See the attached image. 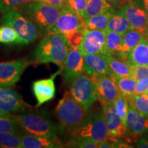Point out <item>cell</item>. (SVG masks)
<instances>
[{"mask_svg":"<svg viewBox=\"0 0 148 148\" xmlns=\"http://www.w3.org/2000/svg\"><path fill=\"white\" fill-rule=\"evenodd\" d=\"M72 45L65 35L49 33L33 50L31 59L35 64L54 63L63 69L68 51Z\"/></svg>","mask_w":148,"mask_h":148,"instance_id":"1","label":"cell"},{"mask_svg":"<svg viewBox=\"0 0 148 148\" xmlns=\"http://www.w3.org/2000/svg\"><path fill=\"white\" fill-rule=\"evenodd\" d=\"M61 127L70 134L80 128L88 119V111L66 91L55 109Z\"/></svg>","mask_w":148,"mask_h":148,"instance_id":"2","label":"cell"},{"mask_svg":"<svg viewBox=\"0 0 148 148\" xmlns=\"http://www.w3.org/2000/svg\"><path fill=\"white\" fill-rule=\"evenodd\" d=\"M85 29L86 27L83 17L65 4L61 8L60 15L49 33L63 34L68 38L72 47H75L81 44Z\"/></svg>","mask_w":148,"mask_h":148,"instance_id":"3","label":"cell"},{"mask_svg":"<svg viewBox=\"0 0 148 148\" xmlns=\"http://www.w3.org/2000/svg\"><path fill=\"white\" fill-rule=\"evenodd\" d=\"M16 10L36 25L39 37H45L56 22L61 9L46 3L33 2L21 5Z\"/></svg>","mask_w":148,"mask_h":148,"instance_id":"4","label":"cell"},{"mask_svg":"<svg viewBox=\"0 0 148 148\" xmlns=\"http://www.w3.org/2000/svg\"><path fill=\"white\" fill-rule=\"evenodd\" d=\"M18 124L24 132L37 136L57 138L58 127L46 112L16 114Z\"/></svg>","mask_w":148,"mask_h":148,"instance_id":"5","label":"cell"},{"mask_svg":"<svg viewBox=\"0 0 148 148\" xmlns=\"http://www.w3.org/2000/svg\"><path fill=\"white\" fill-rule=\"evenodd\" d=\"M1 25H9L17 32V45H27L34 42L39 37L36 25L18 10H9L0 18Z\"/></svg>","mask_w":148,"mask_h":148,"instance_id":"6","label":"cell"},{"mask_svg":"<svg viewBox=\"0 0 148 148\" xmlns=\"http://www.w3.org/2000/svg\"><path fill=\"white\" fill-rule=\"evenodd\" d=\"M72 137H82L101 143L108 139V132L103 110L88 115V119L80 128L71 133Z\"/></svg>","mask_w":148,"mask_h":148,"instance_id":"7","label":"cell"},{"mask_svg":"<svg viewBox=\"0 0 148 148\" xmlns=\"http://www.w3.org/2000/svg\"><path fill=\"white\" fill-rule=\"evenodd\" d=\"M69 92L73 99L88 112L97 100L95 82L86 73L79 74L73 79L70 85Z\"/></svg>","mask_w":148,"mask_h":148,"instance_id":"8","label":"cell"},{"mask_svg":"<svg viewBox=\"0 0 148 148\" xmlns=\"http://www.w3.org/2000/svg\"><path fill=\"white\" fill-rule=\"evenodd\" d=\"M96 86L97 99L101 106L114 103L120 95L117 85L112 77L107 74H99L91 77Z\"/></svg>","mask_w":148,"mask_h":148,"instance_id":"9","label":"cell"},{"mask_svg":"<svg viewBox=\"0 0 148 148\" xmlns=\"http://www.w3.org/2000/svg\"><path fill=\"white\" fill-rule=\"evenodd\" d=\"M29 63L24 59L0 62V86H14L19 81Z\"/></svg>","mask_w":148,"mask_h":148,"instance_id":"10","label":"cell"},{"mask_svg":"<svg viewBox=\"0 0 148 148\" xmlns=\"http://www.w3.org/2000/svg\"><path fill=\"white\" fill-rule=\"evenodd\" d=\"M119 8L123 11L133 28L145 32L148 25V12L138 1L123 0Z\"/></svg>","mask_w":148,"mask_h":148,"instance_id":"11","label":"cell"},{"mask_svg":"<svg viewBox=\"0 0 148 148\" xmlns=\"http://www.w3.org/2000/svg\"><path fill=\"white\" fill-rule=\"evenodd\" d=\"M29 107L22 96L14 88L0 86V114L23 112Z\"/></svg>","mask_w":148,"mask_h":148,"instance_id":"12","label":"cell"},{"mask_svg":"<svg viewBox=\"0 0 148 148\" xmlns=\"http://www.w3.org/2000/svg\"><path fill=\"white\" fill-rule=\"evenodd\" d=\"M105 121L108 132V140L118 143L122 137L126 135L127 128L122 123L114 106V103H108L102 106Z\"/></svg>","mask_w":148,"mask_h":148,"instance_id":"13","label":"cell"},{"mask_svg":"<svg viewBox=\"0 0 148 148\" xmlns=\"http://www.w3.org/2000/svg\"><path fill=\"white\" fill-rule=\"evenodd\" d=\"M62 71L65 82H71L73 78L85 72L84 54L79 46L72 47L68 51Z\"/></svg>","mask_w":148,"mask_h":148,"instance_id":"14","label":"cell"},{"mask_svg":"<svg viewBox=\"0 0 148 148\" xmlns=\"http://www.w3.org/2000/svg\"><path fill=\"white\" fill-rule=\"evenodd\" d=\"M106 30L86 29L83 33L79 47L84 54H103L107 51L105 49Z\"/></svg>","mask_w":148,"mask_h":148,"instance_id":"15","label":"cell"},{"mask_svg":"<svg viewBox=\"0 0 148 148\" xmlns=\"http://www.w3.org/2000/svg\"><path fill=\"white\" fill-rule=\"evenodd\" d=\"M62 69L53 73L49 78L38 79L32 84V91L37 100L36 108L51 100L55 97L56 87L54 79L56 77L61 73Z\"/></svg>","mask_w":148,"mask_h":148,"instance_id":"16","label":"cell"},{"mask_svg":"<svg viewBox=\"0 0 148 148\" xmlns=\"http://www.w3.org/2000/svg\"><path fill=\"white\" fill-rule=\"evenodd\" d=\"M125 125L127 134L136 138L144 133L148 132V117L140 114L132 107L129 106L127 110Z\"/></svg>","mask_w":148,"mask_h":148,"instance_id":"17","label":"cell"},{"mask_svg":"<svg viewBox=\"0 0 148 148\" xmlns=\"http://www.w3.org/2000/svg\"><path fill=\"white\" fill-rule=\"evenodd\" d=\"M84 66L85 72L90 77L99 74L113 75L103 54H84Z\"/></svg>","mask_w":148,"mask_h":148,"instance_id":"18","label":"cell"},{"mask_svg":"<svg viewBox=\"0 0 148 148\" xmlns=\"http://www.w3.org/2000/svg\"><path fill=\"white\" fill-rule=\"evenodd\" d=\"M21 148H60L63 145L58 138L37 136L24 132L21 134Z\"/></svg>","mask_w":148,"mask_h":148,"instance_id":"19","label":"cell"},{"mask_svg":"<svg viewBox=\"0 0 148 148\" xmlns=\"http://www.w3.org/2000/svg\"><path fill=\"white\" fill-rule=\"evenodd\" d=\"M123 42L121 50L116 55H113L116 58L126 60L127 56L135 46L138 45L143 38H145L143 32L133 28L129 29L123 34Z\"/></svg>","mask_w":148,"mask_h":148,"instance_id":"20","label":"cell"},{"mask_svg":"<svg viewBox=\"0 0 148 148\" xmlns=\"http://www.w3.org/2000/svg\"><path fill=\"white\" fill-rule=\"evenodd\" d=\"M103 56L113 75L118 77H133L132 64L127 60L116 58L108 52L103 53Z\"/></svg>","mask_w":148,"mask_h":148,"instance_id":"21","label":"cell"},{"mask_svg":"<svg viewBox=\"0 0 148 148\" xmlns=\"http://www.w3.org/2000/svg\"><path fill=\"white\" fill-rule=\"evenodd\" d=\"M132 27V25L123 14V11L119 8L114 9L112 12L106 31H110V32L123 34Z\"/></svg>","mask_w":148,"mask_h":148,"instance_id":"22","label":"cell"},{"mask_svg":"<svg viewBox=\"0 0 148 148\" xmlns=\"http://www.w3.org/2000/svg\"><path fill=\"white\" fill-rule=\"evenodd\" d=\"M126 60L135 65L148 66V40L145 38L127 56Z\"/></svg>","mask_w":148,"mask_h":148,"instance_id":"23","label":"cell"},{"mask_svg":"<svg viewBox=\"0 0 148 148\" xmlns=\"http://www.w3.org/2000/svg\"><path fill=\"white\" fill-rule=\"evenodd\" d=\"M114 10L113 5L107 2L106 0H88L83 18L113 11Z\"/></svg>","mask_w":148,"mask_h":148,"instance_id":"24","label":"cell"},{"mask_svg":"<svg viewBox=\"0 0 148 148\" xmlns=\"http://www.w3.org/2000/svg\"><path fill=\"white\" fill-rule=\"evenodd\" d=\"M117 85L120 94L126 99H130L135 95V88L137 80L133 77H111Z\"/></svg>","mask_w":148,"mask_h":148,"instance_id":"25","label":"cell"},{"mask_svg":"<svg viewBox=\"0 0 148 148\" xmlns=\"http://www.w3.org/2000/svg\"><path fill=\"white\" fill-rule=\"evenodd\" d=\"M112 12L113 11H110L105 13L97 14L90 17L84 18L86 29L106 31Z\"/></svg>","mask_w":148,"mask_h":148,"instance_id":"26","label":"cell"},{"mask_svg":"<svg viewBox=\"0 0 148 148\" xmlns=\"http://www.w3.org/2000/svg\"><path fill=\"white\" fill-rule=\"evenodd\" d=\"M13 132L22 134L24 130L18 124L16 114H3L0 115V133Z\"/></svg>","mask_w":148,"mask_h":148,"instance_id":"27","label":"cell"},{"mask_svg":"<svg viewBox=\"0 0 148 148\" xmlns=\"http://www.w3.org/2000/svg\"><path fill=\"white\" fill-rule=\"evenodd\" d=\"M123 42V35L119 33L106 31L105 49L107 52L116 55L121 50Z\"/></svg>","mask_w":148,"mask_h":148,"instance_id":"28","label":"cell"},{"mask_svg":"<svg viewBox=\"0 0 148 148\" xmlns=\"http://www.w3.org/2000/svg\"><path fill=\"white\" fill-rule=\"evenodd\" d=\"M129 106L132 107L142 115L148 117V96L147 95H134L127 99Z\"/></svg>","mask_w":148,"mask_h":148,"instance_id":"29","label":"cell"},{"mask_svg":"<svg viewBox=\"0 0 148 148\" xmlns=\"http://www.w3.org/2000/svg\"><path fill=\"white\" fill-rule=\"evenodd\" d=\"M21 134L13 132L0 133V147L21 148Z\"/></svg>","mask_w":148,"mask_h":148,"instance_id":"30","label":"cell"},{"mask_svg":"<svg viewBox=\"0 0 148 148\" xmlns=\"http://www.w3.org/2000/svg\"><path fill=\"white\" fill-rule=\"evenodd\" d=\"M18 36L17 32L9 25L0 26V42L4 44H17Z\"/></svg>","mask_w":148,"mask_h":148,"instance_id":"31","label":"cell"},{"mask_svg":"<svg viewBox=\"0 0 148 148\" xmlns=\"http://www.w3.org/2000/svg\"><path fill=\"white\" fill-rule=\"evenodd\" d=\"M99 143L91 139L82 137H72L67 141L65 147L75 148H97Z\"/></svg>","mask_w":148,"mask_h":148,"instance_id":"32","label":"cell"},{"mask_svg":"<svg viewBox=\"0 0 148 148\" xmlns=\"http://www.w3.org/2000/svg\"><path fill=\"white\" fill-rule=\"evenodd\" d=\"M38 0H0V13L3 14L9 10L17 9L23 5L37 2Z\"/></svg>","mask_w":148,"mask_h":148,"instance_id":"33","label":"cell"},{"mask_svg":"<svg viewBox=\"0 0 148 148\" xmlns=\"http://www.w3.org/2000/svg\"><path fill=\"white\" fill-rule=\"evenodd\" d=\"M114 106L115 107L116 113L121 118L122 123L126 127V125H125V119H126L127 112L129 108L127 99L124 96L120 94L118 96V97L115 99V101H114Z\"/></svg>","mask_w":148,"mask_h":148,"instance_id":"34","label":"cell"},{"mask_svg":"<svg viewBox=\"0 0 148 148\" xmlns=\"http://www.w3.org/2000/svg\"><path fill=\"white\" fill-rule=\"evenodd\" d=\"M87 3L88 0H67L65 4L83 17Z\"/></svg>","mask_w":148,"mask_h":148,"instance_id":"35","label":"cell"},{"mask_svg":"<svg viewBox=\"0 0 148 148\" xmlns=\"http://www.w3.org/2000/svg\"><path fill=\"white\" fill-rule=\"evenodd\" d=\"M148 91V77L137 80L135 88V95H146Z\"/></svg>","mask_w":148,"mask_h":148,"instance_id":"36","label":"cell"},{"mask_svg":"<svg viewBox=\"0 0 148 148\" xmlns=\"http://www.w3.org/2000/svg\"><path fill=\"white\" fill-rule=\"evenodd\" d=\"M66 1L67 0H38L37 2L46 3L61 9L65 5Z\"/></svg>","mask_w":148,"mask_h":148,"instance_id":"37","label":"cell"},{"mask_svg":"<svg viewBox=\"0 0 148 148\" xmlns=\"http://www.w3.org/2000/svg\"><path fill=\"white\" fill-rule=\"evenodd\" d=\"M136 147L140 148H148V139L146 137L142 138L138 140V141L136 143Z\"/></svg>","mask_w":148,"mask_h":148,"instance_id":"38","label":"cell"},{"mask_svg":"<svg viewBox=\"0 0 148 148\" xmlns=\"http://www.w3.org/2000/svg\"><path fill=\"white\" fill-rule=\"evenodd\" d=\"M107 2L110 3L114 7H119L123 0H106Z\"/></svg>","mask_w":148,"mask_h":148,"instance_id":"39","label":"cell"},{"mask_svg":"<svg viewBox=\"0 0 148 148\" xmlns=\"http://www.w3.org/2000/svg\"><path fill=\"white\" fill-rule=\"evenodd\" d=\"M138 2L145 9L146 12H148V0H138Z\"/></svg>","mask_w":148,"mask_h":148,"instance_id":"40","label":"cell"},{"mask_svg":"<svg viewBox=\"0 0 148 148\" xmlns=\"http://www.w3.org/2000/svg\"><path fill=\"white\" fill-rule=\"evenodd\" d=\"M144 34H145V38H148V25H147V27H146L145 32H144Z\"/></svg>","mask_w":148,"mask_h":148,"instance_id":"41","label":"cell"},{"mask_svg":"<svg viewBox=\"0 0 148 148\" xmlns=\"http://www.w3.org/2000/svg\"><path fill=\"white\" fill-rule=\"evenodd\" d=\"M146 95H147L148 96V91H147V94H146Z\"/></svg>","mask_w":148,"mask_h":148,"instance_id":"42","label":"cell"},{"mask_svg":"<svg viewBox=\"0 0 148 148\" xmlns=\"http://www.w3.org/2000/svg\"><path fill=\"white\" fill-rule=\"evenodd\" d=\"M1 114H0V115H1Z\"/></svg>","mask_w":148,"mask_h":148,"instance_id":"43","label":"cell"},{"mask_svg":"<svg viewBox=\"0 0 148 148\" xmlns=\"http://www.w3.org/2000/svg\"><path fill=\"white\" fill-rule=\"evenodd\" d=\"M147 40H148V38H147Z\"/></svg>","mask_w":148,"mask_h":148,"instance_id":"44","label":"cell"}]
</instances>
